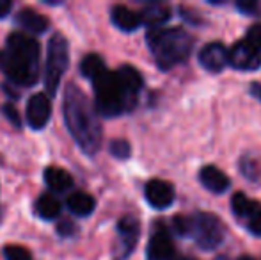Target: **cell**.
Listing matches in <instances>:
<instances>
[{
	"label": "cell",
	"mask_w": 261,
	"mask_h": 260,
	"mask_svg": "<svg viewBox=\"0 0 261 260\" xmlns=\"http://www.w3.org/2000/svg\"><path fill=\"white\" fill-rule=\"evenodd\" d=\"M62 112H64L66 127L80 150L89 157L96 155L101 148V137H103L98 111L86 97V93L80 91L73 82L66 87Z\"/></svg>",
	"instance_id": "obj_1"
},
{
	"label": "cell",
	"mask_w": 261,
	"mask_h": 260,
	"mask_svg": "<svg viewBox=\"0 0 261 260\" xmlns=\"http://www.w3.org/2000/svg\"><path fill=\"white\" fill-rule=\"evenodd\" d=\"M39 54L41 46L34 36L11 32L0 49V72L20 87L34 86L39 79Z\"/></svg>",
	"instance_id": "obj_2"
},
{
	"label": "cell",
	"mask_w": 261,
	"mask_h": 260,
	"mask_svg": "<svg viewBox=\"0 0 261 260\" xmlns=\"http://www.w3.org/2000/svg\"><path fill=\"white\" fill-rule=\"evenodd\" d=\"M146 39L158 68L162 69H171L172 66L183 63L192 50V38L179 27L149 29Z\"/></svg>",
	"instance_id": "obj_3"
},
{
	"label": "cell",
	"mask_w": 261,
	"mask_h": 260,
	"mask_svg": "<svg viewBox=\"0 0 261 260\" xmlns=\"http://www.w3.org/2000/svg\"><path fill=\"white\" fill-rule=\"evenodd\" d=\"M93 87H94V97H96L94 107H96L100 116L114 118V116H119L135 107V104L124 93L116 72L105 69L103 73H100L93 80Z\"/></svg>",
	"instance_id": "obj_4"
},
{
	"label": "cell",
	"mask_w": 261,
	"mask_h": 260,
	"mask_svg": "<svg viewBox=\"0 0 261 260\" xmlns=\"http://www.w3.org/2000/svg\"><path fill=\"white\" fill-rule=\"evenodd\" d=\"M69 66V43L61 32H55L48 41L45 63V89L50 97H55L59 84Z\"/></svg>",
	"instance_id": "obj_5"
},
{
	"label": "cell",
	"mask_w": 261,
	"mask_h": 260,
	"mask_svg": "<svg viewBox=\"0 0 261 260\" xmlns=\"http://www.w3.org/2000/svg\"><path fill=\"white\" fill-rule=\"evenodd\" d=\"M190 233L203 250H213L222 243L224 225L215 216L204 212L190 219Z\"/></svg>",
	"instance_id": "obj_6"
},
{
	"label": "cell",
	"mask_w": 261,
	"mask_h": 260,
	"mask_svg": "<svg viewBox=\"0 0 261 260\" xmlns=\"http://www.w3.org/2000/svg\"><path fill=\"white\" fill-rule=\"evenodd\" d=\"M141 235V225L134 216H123L117 223V239L119 246L116 251V260H124L134 251L135 244Z\"/></svg>",
	"instance_id": "obj_7"
},
{
	"label": "cell",
	"mask_w": 261,
	"mask_h": 260,
	"mask_svg": "<svg viewBox=\"0 0 261 260\" xmlns=\"http://www.w3.org/2000/svg\"><path fill=\"white\" fill-rule=\"evenodd\" d=\"M229 64L237 69L254 72L261 66V54L247 39H242L229 50Z\"/></svg>",
	"instance_id": "obj_8"
},
{
	"label": "cell",
	"mask_w": 261,
	"mask_h": 260,
	"mask_svg": "<svg viewBox=\"0 0 261 260\" xmlns=\"http://www.w3.org/2000/svg\"><path fill=\"white\" fill-rule=\"evenodd\" d=\"M50 114H52V104H50L48 94L36 93L29 98L27 104V123L31 129L41 130L48 123Z\"/></svg>",
	"instance_id": "obj_9"
},
{
	"label": "cell",
	"mask_w": 261,
	"mask_h": 260,
	"mask_svg": "<svg viewBox=\"0 0 261 260\" xmlns=\"http://www.w3.org/2000/svg\"><path fill=\"white\" fill-rule=\"evenodd\" d=\"M199 63L210 73H219L229 64V50L219 41L208 43L199 54Z\"/></svg>",
	"instance_id": "obj_10"
},
{
	"label": "cell",
	"mask_w": 261,
	"mask_h": 260,
	"mask_svg": "<svg viewBox=\"0 0 261 260\" xmlns=\"http://www.w3.org/2000/svg\"><path fill=\"white\" fill-rule=\"evenodd\" d=\"M144 195H146V200L151 207L158 208H167L171 207V203L174 201V189L169 182L165 180H149L146 184V189H144Z\"/></svg>",
	"instance_id": "obj_11"
},
{
	"label": "cell",
	"mask_w": 261,
	"mask_h": 260,
	"mask_svg": "<svg viewBox=\"0 0 261 260\" xmlns=\"http://www.w3.org/2000/svg\"><path fill=\"white\" fill-rule=\"evenodd\" d=\"M14 23L18 25L20 29H23L25 34H43V32L48 31L50 21L46 16L39 14L36 9L32 7H23L20 9L16 14H14Z\"/></svg>",
	"instance_id": "obj_12"
},
{
	"label": "cell",
	"mask_w": 261,
	"mask_h": 260,
	"mask_svg": "<svg viewBox=\"0 0 261 260\" xmlns=\"http://www.w3.org/2000/svg\"><path fill=\"white\" fill-rule=\"evenodd\" d=\"M174 253L171 235L165 228H156L148 244V260H169Z\"/></svg>",
	"instance_id": "obj_13"
},
{
	"label": "cell",
	"mask_w": 261,
	"mask_h": 260,
	"mask_svg": "<svg viewBox=\"0 0 261 260\" xmlns=\"http://www.w3.org/2000/svg\"><path fill=\"white\" fill-rule=\"evenodd\" d=\"M116 73H117V77H119V82H121V86H123L124 93L128 94V98H130L134 104H137L139 91L142 89V84H144L141 72H139L137 68H134V66L124 64V66H121Z\"/></svg>",
	"instance_id": "obj_14"
},
{
	"label": "cell",
	"mask_w": 261,
	"mask_h": 260,
	"mask_svg": "<svg viewBox=\"0 0 261 260\" xmlns=\"http://www.w3.org/2000/svg\"><path fill=\"white\" fill-rule=\"evenodd\" d=\"M110 20L117 29L124 32H134L142 25L141 13L132 11L126 6H114L112 11H110Z\"/></svg>",
	"instance_id": "obj_15"
},
{
	"label": "cell",
	"mask_w": 261,
	"mask_h": 260,
	"mask_svg": "<svg viewBox=\"0 0 261 260\" xmlns=\"http://www.w3.org/2000/svg\"><path fill=\"white\" fill-rule=\"evenodd\" d=\"M66 207L71 214L79 216V218H87L94 212L96 208V200L89 195V193L84 191H75L68 196L66 200Z\"/></svg>",
	"instance_id": "obj_16"
},
{
	"label": "cell",
	"mask_w": 261,
	"mask_h": 260,
	"mask_svg": "<svg viewBox=\"0 0 261 260\" xmlns=\"http://www.w3.org/2000/svg\"><path fill=\"white\" fill-rule=\"evenodd\" d=\"M199 180L208 191L212 193H224L229 187V178L222 170L215 166H204L199 171Z\"/></svg>",
	"instance_id": "obj_17"
},
{
	"label": "cell",
	"mask_w": 261,
	"mask_h": 260,
	"mask_svg": "<svg viewBox=\"0 0 261 260\" xmlns=\"http://www.w3.org/2000/svg\"><path fill=\"white\" fill-rule=\"evenodd\" d=\"M43 178H45L46 185H48L52 193H66L73 187V177L59 166L46 168Z\"/></svg>",
	"instance_id": "obj_18"
},
{
	"label": "cell",
	"mask_w": 261,
	"mask_h": 260,
	"mask_svg": "<svg viewBox=\"0 0 261 260\" xmlns=\"http://www.w3.org/2000/svg\"><path fill=\"white\" fill-rule=\"evenodd\" d=\"M34 212L38 218L45 221H52L61 214V201L55 198L54 193H43L34 203Z\"/></svg>",
	"instance_id": "obj_19"
},
{
	"label": "cell",
	"mask_w": 261,
	"mask_h": 260,
	"mask_svg": "<svg viewBox=\"0 0 261 260\" xmlns=\"http://www.w3.org/2000/svg\"><path fill=\"white\" fill-rule=\"evenodd\" d=\"M141 18H142V23L155 29L160 27V23H164V21H167L171 18V9L165 4H148L141 11Z\"/></svg>",
	"instance_id": "obj_20"
},
{
	"label": "cell",
	"mask_w": 261,
	"mask_h": 260,
	"mask_svg": "<svg viewBox=\"0 0 261 260\" xmlns=\"http://www.w3.org/2000/svg\"><path fill=\"white\" fill-rule=\"evenodd\" d=\"M107 66L98 54H87L82 61H80V73H82L86 79H89L93 82L100 73H103Z\"/></svg>",
	"instance_id": "obj_21"
},
{
	"label": "cell",
	"mask_w": 261,
	"mask_h": 260,
	"mask_svg": "<svg viewBox=\"0 0 261 260\" xmlns=\"http://www.w3.org/2000/svg\"><path fill=\"white\" fill-rule=\"evenodd\" d=\"M231 207H233V212L242 219H249L256 210L261 207L259 203L252 201L251 198H247L244 193H237L231 200Z\"/></svg>",
	"instance_id": "obj_22"
},
{
	"label": "cell",
	"mask_w": 261,
	"mask_h": 260,
	"mask_svg": "<svg viewBox=\"0 0 261 260\" xmlns=\"http://www.w3.org/2000/svg\"><path fill=\"white\" fill-rule=\"evenodd\" d=\"M4 258L6 260H32V255L27 248L9 244V246L4 248Z\"/></svg>",
	"instance_id": "obj_23"
},
{
	"label": "cell",
	"mask_w": 261,
	"mask_h": 260,
	"mask_svg": "<svg viewBox=\"0 0 261 260\" xmlns=\"http://www.w3.org/2000/svg\"><path fill=\"white\" fill-rule=\"evenodd\" d=\"M110 153H112L116 159H128L130 157V145H128L126 141H123V139H116V141L110 143Z\"/></svg>",
	"instance_id": "obj_24"
},
{
	"label": "cell",
	"mask_w": 261,
	"mask_h": 260,
	"mask_svg": "<svg viewBox=\"0 0 261 260\" xmlns=\"http://www.w3.org/2000/svg\"><path fill=\"white\" fill-rule=\"evenodd\" d=\"M2 114L6 116L7 122L13 123V127H16V129H20V127H21V118H20V114H18V111H16V107H14V105L4 104L2 105Z\"/></svg>",
	"instance_id": "obj_25"
},
{
	"label": "cell",
	"mask_w": 261,
	"mask_h": 260,
	"mask_svg": "<svg viewBox=\"0 0 261 260\" xmlns=\"http://www.w3.org/2000/svg\"><path fill=\"white\" fill-rule=\"evenodd\" d=\"M247 41L261 54V25H252V27L249 29Z\"/></svg>",
	"instance_id": "obj_26"
},
{
	"label": "cell",
	"mask_w": 261,
	"mask_h": 260,
	"mask_svg": "<svg viewBox=\"0 0 261 260\" xmlns=\"http://www.w3.org/2000/svg\"><path fill=\"white\" fill-rule=\"evenodd\" d=\"M75 232H76L75 223H71L69 219H62L57 225V233L61 237H71V235H75Z\"/></svg>",
	"instance_id": "obj_27"
},
{
	"label": "cell",
	"mask_w": 261,
	"mask_h": 260,
	"mask_svg": "<svg viewBox=\"0 0 261 260\" xmlns=\"http://www.w3.org/2000/svg\"><path fill=\"white\" fill-rule=\"evenodd\" d=\"M247 226H249V230L254 233V235L261 237V207L251 216V218L247 219Z\"/></svg>",
	"instance_id": "obj_28"
},
{
	"label": "cell",
	"mask_w": 261,
	"mask_h": 260,
	"mask_svg": "<svg viewBox=\"0 0 261 260\" xmlns=\"http://www.w3.org/2000/svg\"><path fill=\"white\" fill-rule=\"evenodd\" d=\"M237 7L245 14H256L259 11V4L258 2H237Z\"/></svg>",
	"instance_id": "obj_29"
},
{
	"label": "cell",
	"mask_w": 261,
	"mask_h": 260,
	"mask_svg": "<svg viewBox=\"0 0 261 260\" xmlns=\"http://www.w3.org/2000/svg\"><path fill=\"white\" fill-rule=\"evenodd\" d=\"M11 9H13V2H9V0H0V20L6 18L7 14L11 13Z\"/></svg>",
	"instance_id": "obj_30"
},
{
	"label": "cell",
	"mask_w": 261,
	"mask_h": 260,
	"mask_svg": "<svg viewBox=\"0 0 261 260\" xmlns=\"http://www.w3.org/2000/svg\"><path fill=\"white\" fill-rule=\"evenodd\" d=\"M251 93L254 94L256 98H259V100H261V84H252Z\"/></svg>",
	"instance_id": "obj_31"
},
{
	"label": "cell",
	"mask_w": 261,
	"mask_h": 260,
	"mask_svg": "<svg viewBox=\"0 0 261 260\" xmlns=\"http://www.w3.org/2000/svg\"><path fill=\"white\" fill-rule=\"evenodd\" d=\"M238 260H254V258H252V257H240Z\"/></svg>",
	"instance_id": "obj_32"
}]
</instances>
